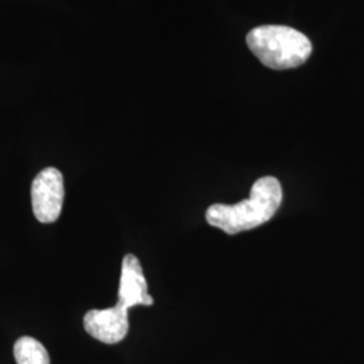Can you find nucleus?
<instances>
[{
	"label": "nucleus",
	"mask_w": 364,
	"mask_h": 364,
	"mask_svg": "<svg viewBox=\"0 0 364 364\" xmlns=\"http://www.w3.org/2000/svg\"><path fill=\"white\" fill-rule=\"evenodd\" d=\"M247 46L260 63L275 70L302 65L312 54V43L299 30L278 25L252 28Z\"/></svg>",
	"instance_id": "nucleus-2"
},
{
	"label": "nucleus",
	"mask_w": 364,
	"mask_h": 364,
	"mask_svg": "<svg viewBox=\"0 0 364 364\" xmlns=\"http://www.w3.org/2000/svg\"><path fill=\"white\" fill-rule=\"evenodd\" d=\"M65 197L64 177L55 168L39 171L31 183V204L37 220L49 224L60 218Z\"/></svg>",
	"instance_id": "nucleus-3"
},
{
	"label": "nucleus",
	"mask_w": 364,
	"mask_h": 364,
	"mask_svg": "<svg viewBox=\"0 0 364 364\" xmlns=\"http://www.w3.org/2000/svg\"><path fill=\"white\" fill-rule=\"evenodd\" d=\"M84 328L92 338L105 344H117L129 333V311L119 305L93 309L84 316Z\"/></svg>",
	"instance_id": "nucleus-4"
},
{
	"label": "nucleus",
	"mask_w": 364,
	"mask_h": 364,
	"mask_svg": "<svg viewBox=\"0 0 364 364\" xmlns=\"http://www.w3.org/2000/svg\"><path fill=\"white\" fill-rule=\"evenodd\" d=\"M284 200L282 185L273 176L257 180L250 197L234 205L213 204L205 212L209 225L228 235L254 230L272 220Z\"/></svg>",
	"instance_id": "nucleus-1"
},
{
	"label": "nucleus",
	"mask_w": 364,
	"mask_h": 364,
	"mask_svg": "<svg viewBox=\"0 0 364 364\" xmlns=\"http://www.w3.org/2000/svg\"><path fill=\"white\" fill-rule=\"evenodd\" d=\"M16 364H50L46 348L37 338L23 336L18 338L14 346Z\"/></svg>",
	"instance_id": "nucleus-6"
},
{
	"label": "nucleus",
	"mask_w": 364,
	"mask_h": 364,
	"mask_svg": "<svg viewBox=\"0 0 364 364\" xmlns=\"http://www.w3.org/2000/svg\"><path fill=\"white\" fill-rule=\"evenodd\" d=\"M153 304L141 262L135 255L127 254L122 262L117 305L129 311L136 305L151 306Z\"/></svg>",
	"instance_id": "nucleus-5"
}]
</instances>
